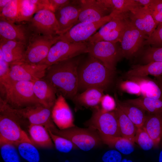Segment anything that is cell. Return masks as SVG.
Listing matches in <instances>:
<instances>
[{
  "instance_id": "cell-40",
  "label": "cell",
  "mask_w": 162,
  "mask_h": 162,
  "mask_svg": "<svg viewBox=\"0 0 162 162\" xmlns=\"http://www.w3.org/2000/svg\"><path fill=\"white\" fill-rule=\"evenodd\" d=\"M162 47V23L158 25L152 34L144 42L143 46Z\"/></svg>"
},
{
  "instance_id": "cell-35",
  "label": "cell",
  "mask_w": 162,
  "mask_h": 162,
  "mask_svg": "<svg viewBox=\"0 0 162 162\" xmlns=\"http://www.w3.org/2000/svg\"><path fill=\"white\" fill-rule=\"evenodd\" d=\"M16 146L6 142H0V153L4 162H20Z\"/></svg>"
},
{
  "instance_id": "cell-53",
  "label": "cell",
  "mask_w": 162,
  "mask_h": 162,
  "mask_svg": "<svg viewBox=\"0 0 162 162\" xmlns=\"http://www.w3.org/2000/svg\"></svg>"
},
{
  "instance_id": "cell-51",
  "label": "cell",
  "mask_w": 162,
  "mask_h": 162,
  "mask_svg": "<svg viewBox=\"0 0 162 162\" xmlns=\"http://www.w3.org/2000/svg\"><path fill=\"white\" fill-rule=\"evenodd\" d=\"M121 162H133L131 160L125 158L122 160Z\"/></svg>"
},
{
  "instance_id": "cell-38",
  "label": "cell",
  "mask_w": 162,
  "mask_h": 162,
  "mask_svg": "<svg viewBox=\"0 0 162 162\" xmlns=\"http://www.w3.org/2000/svg\"><path fill=\"white\" fill-rule=\"evenodd\" d=\"M134 142L137 143L145 151L149 150L154 147L153 140L142 128H137L134 138Z\"/></svg>"
},
{
  "instance_id": "cell-17",
  "label": "cell",
  "mask_w": 162,
  "mask_h": 162,
  "mask_svg": "<svg viewBox=\"0 0 162 162\" xmlns=\"http://www.w3.org/2000/svg\"><path fill=\"white\" fill-rule=\"evenodd\" d=\"M79 2L80 11L77 23L97 22L112 12L100 0H81Z\"/></svg>"
},
{
  "instance_id": "cell-9",
  "label": "cell",
  "mask_w": 162,
  "mask_h": 162,
  "mask_svg": "<svg viewBox=\"0 0 162 162\" xmlns=\"http://www.w3.org/2000/svg\"><path fill=\"white\" fill-rule=\"evenodd\" d=\"M87 53V42L70 43L58 40L52 46L47 57L40 64L48 67L57 62Z\"/></svg>"
},
{
  "instance_id": "cell-41",
  "label": "cell",
  "mask_w": 162,
  "mask_h": 162,
  "mask_svg": "<svg viewBox=\"0 0 162 162\" xmlns=\"http://www.w3.org/2000/svg\"><path fill=\"white\" fill-rule=\"evenodd\" d=\"M148 7L157 26L162 23V0H153Z\"/></svg>"
},
{
  "instance_id": "cell-1",
  "label": "cell",
  "mask_w": 162,
  "mask_h": 162,
  "mask_svg": "<svg viewBox=\"0 0 162 162\" xmlns=\"http://www.w3.org/2000/svg\"><path fill=\"white\" fill-rule=\"evenodd\" d=\"M80 59L76 57L48 67L44 77L53 87L57 96L72 100L78 92V68Z\"/></svg>"
},
{
  "instance_id": "cell-45",
  "label": "cell",
  "mask_w": 162,
  "mask_h": 162,
  "mask_svg": "<svg viewBox=\"0 0 162 162\" xmlns=\"http://www.w3.org/2000/svg\"><path fill=\"white\" fill-rule=\"evenodd\" d=\"M10 64L4 59L2 53L0 50V82L9 77Z\"/></svg>"
},
{
  "instance_id": "cell-19",
  "label": "cell",
  "mask_w": 162,
  "mask_h": 162,
  "mask_svg": "<svg viewBox=\"0 0 162 162\" xmlns=\"http://www.w3.org/2000/svg\"><path fill=\"white\" fill-rule=\"evenodd\" d=\"M57 96L51 110V116L54 123L60 130L75 126L72 112L66 99L61 95Z\"/></svg>"
},
{
  "instance_id": "cell-36",
  "label": "cell",
  "mask_w": 162,
  "mask_h": 162,
  "mask_svg": "<svg viewBox=\"0 0 162 162\" xmlns=\"http://www.w3.org/2000/svg\"><path fill=\"white\" fill-rule=\"evenodd\" d=\"M20 0H10L0 11V18L7 21L17 22Z\"/></svg>"
},
{
  "instance_id": "cell-6",
  "label": "cell",
  "mask_w": 162,
  "mask_h": 162,
  "mask_svg": "<svg viewBox=\"0 0 162 162\" xmlns=\"http://www.w3.org/2000/svg\"><path fill=\"white\" fill-rule=\"evenodd\" d=\"M87 53L109 69L116 71L118 62L123 57L118 43L100 41L87 42Z\"/></svg>"
},
{
  "instance_id": "cell-46",
  "label": "cell",
  "mask_w": 162,
  "mask_h": 162,
  "mask_svg": "<svg viewBox=\"0 0 162 162\" xmlns=\"http://www.w3.org/2000/svg\"><path fill=\"white\" fill-rule=\"evenodd\" d=\"M71 0H49L50 10L54 13L58 9L70 3Z\"/></svg>"
},
{
  "instance_id": "cell-49",
  "label": "cell",
  "mask_w": 162,
  "mask_h": 162,
  "mask_svg": "<svg viewBox=\"0 0 162 162\" xmlns=\"http://www.w3.org/2000/svg\"><path fill=\"white\" fill-rule=\"evenodd\" d=\"M155 80L156 81L162 91V76L155 77Z\"/></svg>"
},
{
  "instance_id": "cell-7",
  "label": "cell",
  "mask_w": 162,
  "mask_h": 162,
  "mask_svg": "<svg viewBox=\"0 0 162 162\" xmlns=\"http://www.w3.org/2000/svg\"><path fill=\"white\" fill-rule=\"evenodd\" d=\"M113 11L114 14L112 20L102 26L87 42L105 41L120 42L130 21L129 12L120 13Z\"/></svg>"
},
{
  "instance_id": "cell-4",
  "label": "cell",
  "mask_w": 162,
  "mask_h": 162,
  "mask_svg": "<svg viewBox=\"0 0 162 162\" xmlns=\"http://www.w3.org/2000/svg\"><path fill=\"white\" fill-rule=\"evenodd\" d=\"M19 124L7 104L0 98V142H9L16 146L23 142H32Z\"/></svg>"
},
{
  "instance_id": "cell-29",
  "label": "cell",
  "mask_w": 162,
  "mask_h": 162,
  "mask_svg": "<svg viewBox=\"0 0 162 162\" xmlns=\"http://www.w3.org/2000/svg\"><path fill=\"white\" fill-rule=\"evenodd\" d=\"M155 77L162 75V62H152L144 65H134L125 73L126 76Z\"/></svg>"
},
{
  "instance_id": "cell-10",
  "label": "cell",
  "mask_w": 162,
  "mask_h": 162,
  "mask_svg": "<svg viewBox=\"0 0 162 162\" xmlns=\"http://www.w3.org/2000/svg\"><path fill=\"white\" fill-rule=\"evenodd\" d=\"M58 36L50 37L33 34L26 46L23 62L40 64L47 57L52 46L58 40Z\"/></svg>"
},
{
  "instance_id": "cell-28",
  "label": "cell",
  "mask_w": 162,
  "mask_h": 162,
  "mask_svg": "<svg viewBox=\"0 0 162 162\" xmlns=\"http://www.w3.org/2000/svg\"><path fill=\"white\" fill-rule=\"evenodd\" d=\"M158 146L162 137V112L147 116L142 127Z\"/></svg>"
},
{
  "instance_id": "cell-39",
  "label": "cell",
  "mask_w": 162,
  "mask_h": 162,
  "mask_svg": "<svg viewBox=\"0 0 162 162\" xmlns=\"http://www.w3.org/2000/svg\"><path fill=\"white\" fill-rule=\"evenodd\" d=\"M142 60L145 64L152 62H162V47H149L144 53Z\"/></svg>"
},
{
  "instance_id": "cell-13",
  "label": "cell",
  "mask_w": 162,
  "mask_h": 162,
  "mask_svg": "<svg viewBox=\"0 0 162 162\" xmlns=\"http://www.w3.org/2000/svg\"><path fill=\"white\" fill-rule=\"evenodd\" d=\"M14 109L22 123L28 122L29 125H42L50 130L56 128L52 118V109L41 104H37L22 108Z\"/></svg>"
},
{
  "instance_id": "cell-18",
  "label": "cell",
  "mask_w": 162,
  "mask_h": 162,
  "mask_svg": "<svg viewBox=\"0 0 162 162\" xmlns=\"http://www.w3.org/2000/svg\"><path fill=\"white\" fill-rule=\"evenodd\" d=\"M32 35L28 25L17 24L0 18V39L15 40L27 46Z\"/></svg>"
},
{
  "instance_id": "cell-52",
  "label": "cell",
  "mask_w": 162,
  "mask_h": 162,
  "mask_svg": "<svg viewBox=\"0 0 162 162\" xmlns=\"http://www.w3.org/2000/svg\"></svg>"
},
{
  "instance_id": "cell-47",
  "label": "cell",
  "mask_w": 162,
  "mask_h": 162,
  "mask_svg": "<svg viewBox=\"0 0 162 162\" xmlns=\"http://www.w3.org/2000/svg\"><path fill=\"white\" fill-rule=\"evenodd\" d=\"M141 6L148 7L153 2V0H136Z\"/></svg>"
},
{
  "instance_id": "cell-44",
  "label": "cell",
  "mask_w": 162,
  "mask_h": 162,
  "mask_svg": "<svg viewBox=\"0 0 162 162\" xmlns=\"http://www.w3.org/2000/svg\"><path fill=\"white\" fill-rule=\"evenodd\" d=\"M103 162H121L122 157L121 153L116 150H110L106 152L102 156Z\"/></svg>"
},
{
  "instance_id": "cell-8",
  "label": "cell",
  "mask_w": 162,
  "mask_h": 162,
  "mask_svg": "<svg viewBox=\"0 0 162 162\" xmlns=\"http://www.w3.org/2000/svg\"><path fill=\"white\" fill-rule=\"evenodd\" d=\"M92 113L85 124L99 134L108 136H121L115 111L107 112L99 106L92 109Z\"/></svg>"
},
{
  "instance_id": "cell-48",
  "label": "cell",
  "mask_w": 162,
  "mask_h": 162,
  "mask_svg": "<svg viewBox=\"0 0 162 162\" xmlns=\"http://www.w3.org/2000/svg\"><path fill=\"white\" fill-rule=\"evenodd\" d=\"M10 0H0V11L10 2Z\"/></svg>"
},
{
  "instance_id": "cell-21",
  "label": "cell",
  "mask_w": 162,
  "mask_h": 162,
  "mask_svg": "<svg viewBox=\"0 0 162 162\" xmlns=\"http://www.w3.org/2000/svg\"><path fill=\"white\" fill-rule=\"evenodd\" d=\"M26 45L17 41L0 39V50L10 65L23 62Z\"/></svg>"
},
{
  "instance_id": "cell-14",
  "label": "cell",
  "mask_w": 162,
  "mask_h": 162,
  "mask_svg": "<svg viewBox=\"0 0 162 162\" xmlns=\"http://www.w3.org/2000/svg\"><path fill=\"white\" fill-rule=\"evenodd\" d=\"M9 77L14 81L34 82L44 78L48 66L41 64H34L24 62L10 65Z\"/></svg>"
},
{
  "instance_id": "cell-20",
  "label": "cell",
  "mask_w": 162,
  "mask_h": 162,
  "mask_svg": "<svg viewBox=\"0 0 162 162\" xmlns=\"http://www.w3.org/2000/svg\"><path fill=\"white\" fill-rule=\"evenodd\" d=\"M130 22L148 38L157 26L148 7L140 6L129 12Z\"/></svg>"
},
{
  "instance_id": "cell-2",
  "label": "cell",
  "mask_w": 162,
  "mask_h": 162,
  "mask_svg": "<svg viewBox=\"0 0 162 162\" xmlns=\"http://www.w3.org/2000/svg\"><path fill=\"white\" fill-rule=\"evenodd\" d=\"M78 91L96 88L104 91L112 85L116 71L109 69L98 59L88 54L78 68Z\"/></svg>"
},
{
  "instance_id": "cell-24",
  "label": "cell",
  "mask_w": 162,
  "mask_h": 162,
  "mask_svg": "<svg viewBox=\"0 0 162 162\" xmlns=\"http://www.w3.org/2000/svg\"><path fill=\"white\" fill-rule=\"evenodd\" d=\"M45 9H50L49 0H20L17 22H28L37 12Z\"/></svg>"
},
{
  "instance_id": "cell-30",
  "label": "cell",
  "mask_w": 162,
  "mask_h": 162,
  "mask_svg": "<svg viewBox=\"0 0 162 162\" xmlns=\"http://www.w3.org/2000/svg\"><path fill=\"white\" fill-rule=\"evenodd\" d=\"M117 117L121 136L134 142L137 128L122 110L116 105L114 110Z\"/></svg>"
},
{
  "instance_id": "cell-27",
  "label": "cell",
  "mask_w": 162,
  "mask_h": 162,
  "mask_svg": "<svg viewBox=\"0 0 162 162\" xmlns=\"http://www.w3.org/2000/svg\"><path fill=\"white\" fill-rule=\"evenodd\" d=\"M114 98L116 105L126 114L137 128H142L147 117L145 111L135 106L120 101L116 93Z\"/></svg>"
},
{
  "instance_id": "cell-31",
  "label": "cell",
  "mask_w": 162,
  "mask_h": 162,
  "mask_svg": "<svg viewBox=\"0 0 162 162\" xmlns=\"http://www.w3.org/2000/svg\"><path fill=\"white\" fill-rule=\"evenodd\" d=\"M99 134L102 143L110 147L115 148L122 154H129L134 150V143L127 139L122 136H113Z\"/></svg>"
},
{
  "instance_id": "cell-33",
  "label": "cell",
  "mask_w": 162,
  "mask_h": 162,
  "mask_svg": "<svg viewBox=\"0 0 162 162\" xmlns=\"http://www.w3.org/2000/svg\"><path fill=\"white\" fill-rule=\"evenodd\" d=\"M100 2L111 12L120 13L130 12L141 6L136 0H100Z\"/></svg>"
},
{
  "instance_id": "cell-5",
  "label": "cell",
  "mask_w": 162,
  "mask_h": 162,
  "mask_svg": "<svg viewBox=\"0 0 162 162\" xmlns=\"http://www.w3.org/2000/svg\"><path fill=\"white\" fill-rule=\"evenodd\" d=\"M50 131L54 134L69 140L78 148L84 151L96 148L102 143L98 132L88 128L75 126L63 130L56 128Z\"/></svg>"
},
{
  "instance_id": "cell-16",
  "label": "cell",
  "mask_w": 162,
  "mask_h": 162,
  "mask_svg": "<svg viewBox=\"0 0 162 162\" xmlns=\"http://www.w3.org/2000/svg\"><path fill=\"white\" fill-rule=\"evenodd\" d=\"M80 11L79 0L71 1L54 13L59 27V35L68 31L76 24Z\"/></svg>"
},
{
  "instance_id": "cell-50",
  "label": "cell",
  "mask_w": 162,
  "mask_h": 162,
  "mask_svg": "<svg viewBox=\"0 0 162 162\" xmlns=\"http://www.w3.org/2000/svg\"><path fill=\"white\" fill-rule=\"evenodd\" d=\"M159 162H162V150L160 152L159 154Z\"/></svg>"
},
{
  "instance_id": "cell-25",
  "label": "cell",
  "mask_w": 162,
  "mask_h": 162,
  "mask_svg": "<svg viewBox=\"0 0 162 162\" xmlns=\"http://www.w3.org/2000/svg\"><path fill=\"white\" fill-rule=\"evenodd\" d=\"M28 131L30 138L35 146L47 149H52L54 146L47 128L38 124H29Z\"/></svg>"
},
{
  "instance_id": "cell-42",
  "label": "cell",
  "mask_w": 162,
  "mask_h": 162,
  "mask_svg": "<svg viewBox=\"0 0 162 162\" xmlns=\"http://www.w3.org/2000/svg\"><path fill=\"white\" fill-rule=\"evenodd\" d=\"M119 87L122 91L129 94L138 95H141L140 86L132 81L127 80L122 81L120 84Z\"/></svg>"
},
{
  "instance_id": "cell-23",
  "label": "cell",
  "mask_w": 162,
  "mask_h": 162,
  "mask_svg": "<svg viewBox=\"0 0 162 162\" xmlns=\"http://www.w3.org/2000/svg\"><path fill=\"white\" fill-rule=\"evenodd\" d=\"M104 91L96 88H90L78 93L72 100L76 110L84 108L92 109L99 106Z\"/></svg>"
},
{
  "instance_id": "cell-15",
  "label": "cell",
  "mask_w": 162,
  "mask_h": 162,
  "mask_svg": "<svg viewBox=\"0 0 162 162\" xmlns=\"http://www.w3.org/2000/svg\"><path fill=\"white\" fill-rule=\"evenodd\" d=\"M147 38L130 21L120 42L123 57L129 59L136 55Z\"/></svg>"
},
{
  "instance_id": "cell-3",
  "label": "cell",
  "mask_w": 162,
  "mask_h": 162,
  "mask_svg": "<svg viewBox=\"0 0 162 162\" xmlns=\"http://www.w3.org/2000/svg\"><path fill=\"white\" fill-rule=\"evenodd\" d=\"M0 98L14 109L41 104L34 94L32 82L14 81L8 78L0 83Z\"/></svg>"
},
{
  "instance_id": "cell-11",
  "label": "cell",
  "mask_w": 162,
  "mask_h": 162,
  "mask_svg": "<svg viewBox=\"0 0 162 162\" xmlns=\"http://www.w3.org/2000/svg\"><path fill=\"white\" fill-rule=\"evenodd\" d=\"M114 14V12L112 11L98 21L78 23L65 33L58 36V40L70 43L87 42L98 29L112 20Z\"/></svg>"
},
{
  "instance_id": "cell-32",
  "label": "cell",
  "mask_w": 162,
  "mask_h": 162,
  "mask_svg": "<svg viewBox=\"0 0 162 162\" xmlns=\"http://www.w3.org/2000/svg\"><path fill=\"white\" fill-rule=\"evenodd\" d=\"M124 102L135 106L151 114L162 112V100L142 96Z\"/></svg>"
},
{
  "instance_id": "cell-34",
  "label": "cell",
  "mask_w": 162,
  "mask_h": 162,
  "mask_svg": "<svg viewBox=\"0 0 162 162\" xmlns=\"http://www.w3.org/2000/svg\"><path fill=\"white\" fill-rule=\"evenodd\" d=\"M19 154L28 162H38L40 160L39 152L32 142H23L17 146Z\"/></svg>"
},
{
  "instance_id": "cell-12",
  "label": "cell",
  "mask_w": 162,
  "mask_h": 162,
  "mask_svg": "<svg viewBox=\"0 0 162 162\" xmlns=\"http://www.w3.org/2000/svg\"><path fill=\"white\" fill-rule=\"evenodd\" d=\"M28 26L33 34L54 37L59 36V27L54 13L46 9L39 10Z\"/></svg>"
},
{
  "instance_id": "cell-37",
  "label": "cell",
  "mask_w": 162,
  "mask_h": 162,
  "mask_svg": "<svg viewBox=\"0 0 162 162\" xmlns=\"http://www.w3.org/2000/svg\"><path fill=\"white\" fill-rule=\"evenodd\" d=\"M47 130L54 146L58 151L68 153L73 150L78 149L77 147L69 140L54 134L49 130Z\"/></svg>"
},
{
  "instance_id": "cell-22",
  "label": "cell",
  "mask_w": 162,
  "mask_h": 162,
  "mask_svg": "<svg viewBox=\"0 0 162 162\" xmlns=\"http://www.w3.org/2000/svg\"><path fill=\"white\" fill-rule=\"evenodd\" d=\"M33 91L41 104L52 109L56 100V93L52 85L44 78L33 82Z\"/></svg>"
},
{
  "instance_id": "cell-43",
  "label": "cell",
  "mask_w": 162,
  "mask_h": 162,
  "mask_svg": "<svg viewBox=\"0 0 162 162\" xmlns=\"http://www.w3.org/2000/svg\"><path fill=\"white\" fill-rule=\"evenodd\" d=\"M100 108L103 110L110 112L114 111L116 106V104L115 98L106 94L104 95L101 100Z\"/></svg>"
},
{
  "instance_id": "cell-26",
  "label": "cell",
  "mask_w": 162,
  "mask_h": 162,
  "mask_svg": "<svg viewBox=\"0 0 162 162\" xmlns=\"http://www.w3.org/2000/svg\"><path fill=\"white\" fill-rule=\"evenodd\" d=\"M140 86L142 96L162 100V91L156 81L146 76H127Z\"/></svg>"
}]
</instances>
